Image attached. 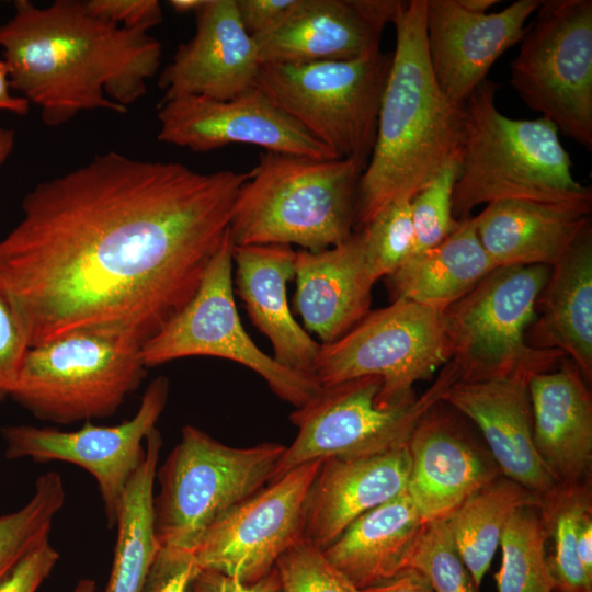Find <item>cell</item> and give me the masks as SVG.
<instances>
[{"mask_svg": "<svg viewBox=\"0 0 592 592\" xmlns=\"http://www.w3.org/2000/svg\"><path fill=\"white\" fill-rule=\"evenodd\" d=\"M511 61L524 103L565 136L592 148V1L544 0Z\"/></svg>", "mask_w": 592, "mask_h": 592, "instance_id": "cell-12", "label": "cell"}, {"mask_svg": "<svg viewBox=\"0 0 592 592\" xmlns=\"http://www.w3.org/2000/svg\"><path fill=\"white\" fill-rule=\"evenodd\" d=\"M538 510L555 544V555L548 559L556 583L554 592L592 590V576L584 570L577 554L581 525L585 517L592 515L588 480L557 483L542 496Z\"/></svg>", "mask_w": 592, "mask_h": 592, "instance_id": "cell-32", "label": "cell"}, {"mask_svg": "<svg viewBox=\"0 0 592 592\" xmlns=\"http://www.w3.org/2000/svg\"><path fill=\"white\" fill-rule=\"evenodd\" d=\"M474 221L479 241L496 267H553L591 217L569 208L501 200L486 204Z\"/></svg>", "mask_w": 592, "mask_h": 592, "instance_id": "cell-27", "label": "cell"}, {"mask_svg": "<svg viewBox=\"0 0 592 592\" xmlns=\"http://www.w3.org/2000/svg\"><path fill=\"white\" fill-rule=\"evenodd\" d=\"M30 348L25 328L0 286V395H8Z\"/></svg>", "mask_w": 592, "mask_h": 592, "instance_id": "cell-39", "label": "cell"}, {"mask_svg": "<svg viewBox=\"0 0 592 592\" xmlns=\"http://www.w3.org/2000/svg\"><path fill=\"white\" fill-rule=\"evenodd\" d=\"M322 459L305 463L231 508L193 550L196 570H214L244 583L266 576L304 537L306 499Z\"/></svg>", "mask_w": 592, "mask_h": 592, "instance_id": "cell-14", "label": "cell"}, {"mask_svg": "<svg viewBox=\"0 0 592 592\" xmlns=\"http://www.w3.org/2000/svg\"><path fill=\"white\" fill-rule=\"evenodd\" d=\"M494 269L470 216L459 219L439 244L411 253L386 278L392 300L403 298L443 314Z\"/></svg>", "mask_w": 592, "mask_h": 592, "instance_id": "cell-29", "label": "cell"}, {"mask_svg": "<svg viewBox=\"0 0 592 592\" xmlns=\"http://www.w3.org/2000/svg\"><path fill=\"white\" fill-rule=\"evenodd\" d=\"M14 10L0 25L10 87L41 109L49 127L82 111L126 113L160 67L161 44L148 30L101 19L86 1L38 8L16 0Z\"/></svg>", "mask_w": 592, "mask_h": 592, "instance_id": "cell-2", "label": "cell"}, {"mask_svg": "<svg viewBox=\"0 0 592 592\" xmlns=\"http://www.w3.org/2000/svg\"><path fill=\"white\" fill-rule=\"evenodd\" d=\"M49 537L30 548L0 579V592H36L58 562Z\"/></svg>", "mask_w": 592, "mask_h": 592, "instance_id": "cell-40", "label": "cell"}, {"mask_svg": "<svg viewBox=\"0 0 592 592\" xmlns=\"http://www.w3.org/2000/svg\"><path fill=\"white\" fill-rule=\"evenodd\" d=\"M408 448L411 467L406 491L426 523L446 519L499 476L494 460L439 410V403L419 421Z\"/></svg>", "mask_w": 592, "mask_h": 592, "instance_id": "cell-21", "label": "cell"}, {"mask_svg": "<svg viewBox=\"0 0 592 592\" xmlns=\"http://www.w3.org/2000/svg\"><path fill=\"white\" fill-rule=\"evenodd\" d=\"M460 379L452 358L431 387L407 406L382 408L378 376H363L321 387L291 414L297 434L285 447L271 481L311 460L358 458L386 453L408 444L422 417L442 401L445 390ZM270 481V482H271Z\"/></svg>", "mask_w": 592, "mask_h": 592, "instance_id": "cell-10", "label": "cell"}, {"mask_svg": "<svg viewBox=\"0 0 592 592\" xmlns=\"http://www.w3.org/2000/svg\"><path fill=\"white\" fill-rule=\"evenodd\" d=\"M408 444L358 458H325L309 489L304 538L329 547L357 517L406 490L410 475Z\"/></svg>", "mask_w": 592, "mask_h": 592, "instance_id": "cell-22", "label": "cell"}, {"mask_svg": "<svg viewBox=\"0 0 592 592\" xmlns=\"http://www.w3.org/2000/svg\"><path fill=\"white\" fill-rule=\"evenodd\" d=\"M542 504V496L498 476L465 499L446 519L458 554L479 588L514 512Z\"/></svg>", "mask_w": 592, "mask_h": 592, "instance_id": "cell-31", "label": "cell"}, {"mask_svg": "<svg viewBox=\"0 0 592 592\" xmlns=\"http://www.w3.org/2000/svg\"><path fill=\"white\" fill-rule=\"evenodd\" d=\"M294 277V308L306 331L322 344L343 337L371 311L376 281L366 262L363 230L322 251H296Z\"/></svg>", "mask_w": 592, "mask_h": 592, "instance_id": "cell-23", "label": "cell"}, {"mask_svg": "<svg viewBox=\"0 0 592 592\" xmlns=\"http://www.w3.org/2000/svg\"><path fill=\"white\" fill-rule=\"evenodd\" d=\"M285 447L271 442L234 447L183 426L156 473L152 514L159 547L193 553L216 520L272 480Z\"/></svg>", "mask_w": 592, "mask_h": 592, "instance_id": "cell-7", "label": "cell"}, {"mask_svg": "<svg viewBox=\"0 0 592 592\" xmlns=\"http://www.w3.org/2000/svg\"><path fill=\"white\" fill-rule=\"evenodd\" d=\"M195 16L194 35L159 76L160 103L185 95L227 100L255 84L258 46L241 24L236 1L206 0Z\"/></svg>", "mask_w": 592, "mask_h": 592, "instance_id": "cell-19", "label": "cell"}, {"mask_svg": "<svg viewBox=\"0 0 592 592\" xmlns=\"http://www.w3.org/2000/svg\"><path fill=\"white\" fill-rule=\"evenodd\" d=\"M488 79L465 103L466 137L452 206L459 220L480 204L517 200L590 215L592 190L572 174V161L547 118H511L496 106Z\"/></svg>", "mask_w": 592, "mask_h": 592, "instance_id": "cell-4", "label": "cell"}, {"mask_svg": "<svg viewBox=\"0 0 592 592\" xmlns=\"http://www.w3.org/2000/svg\"><path fill=\"white\" fill-rule=\"evenodd\" d=\"M86 4L94 15L123 27L149 31L162 21L157 0H88Z\"/></svg>", "mask_w": 592, "mask_h": 592, "instance_id": "cell-42", "label": "cell"}, {"mask_svg": "<svg viewBox=\"0 0 592 592\" xmlns=\"http://www.w3.org/2000/svg\"><path fill=\"white\" fill-rule=\"evenodd\" d=\"M425 525L405 490L357 517L323 554L349 581L364 590L410 568Z\"/></svg>", "mask_w": 592, "mask_h": 592, "instance_id": "cell-28", "label": "cell"}, {"mask_svg": "<svg viewBox=\"0 0 592 592\" xmlns=\"http://www.w3.org/2000/svg\"><path fill=\"white\" fill-rule=\"evenodd\" d=\"M539 3L517 0L499 12L476 13L458 0H426V53L443 93L465 104L496 60L521 42Z\"/></svg>", "mask_w": 592, "mask_h": 592, "instance_id": "cell-17", "label": "cell"}, {"mask_svg": "<svg viewBox=\"0 0 592 592\" xmlns=\"http://www.w3.org/2000/svg\"><path fill=\"white\" fill-rule=\"evenodd\" d=\"M458 2L465 9L476 13H487L491 7L499 3L498 0H458Z\"/></svg>", "mask_w": 592, "mask_h": 592, "instance_id": "cell-50", "label": "cell"}, {"mask_svg": "<svg viewBox=\"0 0 592 592\" xmlns=\"http://www.w3.org/2000/svg\"><path fill=\"white\" fill-rule=\"evenodd\" d=\"M169 382L164 376L146 388L132 419L116 425L87 421L75 431L34 425L2 429L5 457L60 460L87 470L96 481L110 528L116 524L125 489L145 456V441L164 410Z\"/></svg>", "mask_w": 592, "mask_h": 592, "instance_id": "cell-15", "label": "cell"}, {"mask_svg": "<svg viewBox=\"0 0 592 592\" xmlns=\"http://www.w3.org/2000/svg\"><path fill=\"white\" fill-rule=\"evenodd\" d=\"M161 446L162 437L155 428L146 437L145 456L125 489L117 513V535L105 592H141L159 549L152 500Z\"/></svg>", "mask_w": 592, "mask_h": 592, "instance_id": "cell-30", "label": "cell"}, {"mask_svg": "<svg viewBox=\"0 0 592 592\" xmlns=\"http://www.w3.org/2000/svg\"><path fill=\"white\" fill-rule=\"evenodd\" d=\"M363 171L348 159L263 150L234 204V244H297L318 252L342 243L355 231Z\"/></svg>", "mask_w": 592, "mask_h": 592, "instance_id": "cell-5", "label": "cell"}, {"mask_svg": "<svg viewBox=\"0 0 592 592\" xmlns=\"http://www.w3.org/2000/svg\"><path fill=\"white\" fill-rule=\"evenodd\" d=\"M158 140L207 152L232 144L335 159L306 128L252 87L227 100L185 95L159 103Z\"/></svg>", "mask_w": 592, "mask_h": 592, "instance_id": "cell-16", "label": "cell"}, {"mask_svg": "<svg viewBox=\"0 0 592 592\" xmlns=\"http://www.w3.org/2000/svg\"><path fill=\"white\" fill-rule=\"evenodd\" d=\"M426 0L402 1L392 22L396 46L376 140L362 173L355 231L389 204L411 201L449 161L460 158L465 104L449 100L432 72L425 45Z\"/></svg>", "mask_w": 592, "mask_h": 592, "instance_id": "cell-3", "label": "cell"}, {"mask_svg": "<svg viewBox=\"0 0 592 592\" xmlns=\"http://www.w3.org/2000/svg\"><path fill=\"white\" fill-rule=\"evenodd\" d=\"M141 345L112 328L64 333L29 348L8 395L58 424L113 415L146 375Z\"/></svg>", "mask_w": 592, "mask_h": 592, "instance_id": "cell-6", "label": "cell"}, {"mask_svg": "<svg viewBox=\"0 0 592 592\" xmlns=\"http://www.w3.org/2000/svg\"><path fill=\"white\" fill-rule=\"evenodd\" d=\"M548 533L537 506L513 513L502 533V562L496 573L498 592H554L556 583L546 558Z\"/></svg>", "mask_w": 592, "mask_h": 592, "instance_id": "cell-33", "label": "cell"}, {"mask_svg": "<svg viewBox=\"0 0 592 592\" xmlns=\"http://www.w3.org/2000/svg\"><path fill=\"white\" fill-rule=\"evenodd\" d=\"M528 382L535 448L557 483L588 480L592 464V398L568 357Z\"/></svg>", "mask_w": 592, "mask_h": 592, "instance_id": "cell-25", "label": "cell"}, {"mask_svg": "<svg viewBox=\"0 0 592 592\" xmlns=\"http://www.w3.org/2000/svg\"><path fill=\"white\" fill-rule=\"evenodd\" d=\"M275 569L281 592H362L304 537L277 559Z\"/></svg>", "mask_w": 592, "mask_h": 592, "instance_id": "cell-38", "label": "cell"}, {"mask_svg": "<svg viewBox=\"0 0 592 592\" xmlns=\"http://www.w3.org/2000/svg\"><path fill=\"white\" fill-rule=\"evenodd\" d=\"M362 592H434L426 577L409 568L398 576L362 590Z\"/></svg>", "mask_w": 592, "mask_h": 592, "instance_id": "cell-45", "label": "cell"}, {"mask_svg": "<svg viewBox=\"0 0 592 592\" xmlns=\"http://www.w3.org/2000/svg\"><path fill=\"white\" fill-rule=\"evenodd\" d=\"M550 271L545 265L496 267L442 314L459 380L531 379L566 356L526 342Z\"/></svg>", "mask_w": 592, "mask_h": 592, "instance_id": "cell-9", "label": "cell"}, {"mask_svg": "<svg viewBox=\"0 0 592 592\" xmlns=\"http://www.w3.org/2000/svg\"><path fill=\"white\" fill-rule=\"evenodd\" d=\"M14 140V130L0 126V164H2L12 152Z\"/></svg>", "mask_w": 592, "mask_h": 592, "instance_id": "cell-48", "label": "cell"}, {"mask_svg": "<svg viewBox=\"0 0 592 592\" xmlns=\"http://www.w3.org/2000/svg\"><path fill=\"white\" fill-rule=\"evenodd\" d=\"M459 170L460 158L449 161L410 201L413 252L439 244L457 228L452 197Z\"/></svg>", "mask_w": 592, "mask_h": 592, "instance_id": "cell-37", "label": "cell"}, {"mask_svg": "<svg viewBox=\"0 0 592 592\" xmlns=\"http://www.w3.org/2000/svg\"><path fill=\"white\" fill-rule=\"evenodd\" d=\"M391 61L378 48L351 60L263 64L254 87L337 158L365 170Z\"/></svg>", "mask_w": 592, "mask_h": 592, "instance_id": "cell-8", "label": "cell"}, {"mask_svg": "<svg viewBox=\"0 0 592 592\" xmlns=\"http://www.w3.org/2000/svg\"><path fill=\"white\" fill-rule=\"evenodd\" d=\"M577 554L584 570L592 576V515L585 517L581 525Z\"/></svg>", "mask_w": 592, "mask_h": 592, "instance_id": "cell-47", "label": "cell"}, {"mask_svg": "<svg viewBox=\"0 0 592 592\" xmlns=\"http://www.w3.org/2000/svg\"><path fill=\"white\" fill-rule=\"evenodd\" d=\"M537 316L526 332L535 349L559 350L592 380V225L583 228L551 267L542 291Z\"/></svg>", "mask_w": 592, "mask_h": 592, "instance_id": "cell-26", "label": "cell"}, {"mask_svg": "<svg viewBox=\"0 0 592 592\" xmlns=\"http://www.w3.org/2000/svg\"><path fill=\"white\" fill-rule=\"evenodd\" d=\"M410 568L423 573L434 592H478L479 589L458 554L445 519L426 523Z\"/></svg>", "mask_w": 592, "mask_h": 592, "instance_id": "cell-36", "label": "cell"}, {"mask_svg": "<svg viewBox=\"0 0 592 592\" xmlns=\"http://www.w3.org/2000/svg\"><path fill=\"white\" fill-rule=\"evenodd\" d=\"M365 258L377 282L397 271L414 250L410 201L386 206L364 228Z\"/></svg>", "mask_w": 592, "mask_h": 592, "instance_id": "cell-35", "label": "cell"}, {"mask_svg": "<svg viewBox=\"0 0 592 592\" xmlns=\"http://www.w3.org/2000/svg\"><path fill=\"white\" fill-rule=\"evenodd\" d=\"M453 356L442 314L397 298L369 311L340 339L321 343L312 378L326 387L378 376L383 384L377 403L394 408L414 402V384L430 378Z\"/></svg>", "mask_w": 592, "mask_h": 592, "instance_id": "cell-11", "label": "cell"}, {"mask_svg": "<svg viewBox=\"0 0 592 592\" xmlns=\"http://www.w3.org/2000/svg\"><path fill=\"white\" fill-rule=\"evenodd\" d=\"M190 592H281V583L275 567L253 583H244L225 573L203 569L194 573Z\"/></svg>", "mask_w": 592, "mask_h": 592, "instance_id": "cell-44", "label": "cell"}, {"mask_svg": "<svg viewBox=\"0 0 592 592\" xmlns=\"http://www.w3.org/2000/svg\"><path fill=\"white\" fill-rule=\"evenodd\" d=\"M195 572L192 553L159 547L141 592H190Z\"/></svg>", "mask_w": 592, "mask_h": 592, "instance_id": "cell-41", "label": "cell"}, {"mask_svg": "<svg viewBox=\"0 0 592 592\" xmlns=\"http://www.w3.org/2000/svg\"><path fill=\"white\" fill-rule=\"evenodd\" d=\"M65 501L60 475L47 471L37 478L34 492L23 506L0 515V579L30 548L49 537Z\"/></svg>", "mask_w": 592, "mask_h": 592, "instance_id": "cell-34", "label": "cell"}, {"mask_svg": "<svg viewBox=\"0 0 592 592\" xmlns=\"http://www.w3.org/2000/svg\"><path fill=\"white\" fill-rule=\"evenodd\" d=\"M247 33L257 38L275 29L286 18L296 0H235Z\"/></svg>", "mask_w": 592, "mask_h": 592, "instance_id": "cell-43", "label": "cell"}, {"mask_svg": "<svg viewBox=\"0 0 592 592\" xmlns=\"http://www.w3.org/2000/svg\"><path fill=\"white\" fill-rule=\"evenodd\" d=\"M528 382L524 377L457 380L445 390L442 402L476 423L504 477L544 496L557 482L534 445Z\"/></svg>", "mask_w": 592, "mask_h": 592, "instance_id": "cell-20", "label": "cell"}, {"mask_svg": "<svg viewBox=\"0 0 592 592\" xmlns=\"http://www.w3.org/2000/svg\"><path fill=\"white\" fill-rule=\"evenodd\" d=\"M234 247L228 229L195 295L143 343V361L151 367L186 356L226 358L255 372L278 398L300 408L321 386L314 378L282 366L246 332L234 298Z\"/></svg>", "mask_w": 592, "mask_h": 592, "instance_id": "cell-13", "label": "cell"}, {"mask_svg": "<svg viewBox=\"0 0 592 592\" xmlns=\"http://www.w3.org/2000/svg\"><path fill=\"white\" fill-rule=\"evenodd\" d=\"M72 592H95V582L92 579H80Z\"/></svg>", "mask_w": 592, "mask_h": 592, "instance_id": "cell-51", "label": "cell"}, {"mask_svg": "<svg viewBox=\"0 0 592 592\" xmlns=\"http://www.w3.org/2000/svg\"><path fill=\"white\" fill-rule=\"evenodd\" d=\"M205 1L206 0H171L169 1V5L178 13H196L204 5Z\"/></svg>", "mask_w": 592, "mask_h": 592, "instance_id": "cell-49", "label": "cell"}, {"mask_svg": "<svg viewBox=\"0 0 592 592\" xmlns=\"http://www.w3.org/2000/svg\"><path fill=\"white\" fill-rule=\"evenodd\" d=\"M400 0H296L275 29L255 39L260 64L351 60L379 48Z\"/></svg>", "mask_w": 592, "mask_h": 592, "instance_id": "cell-18", "label": "cell"}, {"mask_svg": "<svg viewBox=\"0 0 592 592\" xmlns=\"http://www.w3.org/2000/svg\"><path fill=\"white\" fill-rule=\"evenodd\" d=\"M296 251L288 244L235 246L234 289L252 323L273 346L282 366L312 378L321 343L294 319L287 301V282L295 274Z\"/></svg>", "mask_w": 592, "mask_h": 592, "instance_id": "cell-24", "label": "cell"}, {"mask_svg": "<svg viewBox=\"0 0 592 592\" xmlns=\"http://www.w3.org/2000/svg\"><path fill=\"white\" fill-rule=\"evenodd\" d=\"M9 72L3 59H0V111H8L16 115H25L30 110V102L11 93Z\"/></svg>", "mask_w": 592, "mask_h": 592, "instance_id": "cell-46", "label": "cell"}, {"mask_svg": "<svg viewBox=\"0 0 592 592\" xmlns=\"http://www.w3.org/2000/svg\"><path fill=\"white\" fill-rule=\"evenodd\" d=\"M248 178L107 151L38 183L0 240L30 346L91 328L152 338L198 289Z\"/></svg>", "mask_w": 592, "mask_h": 592, "instance_id": "cell-1", "label": "cell"}]
</instances>
